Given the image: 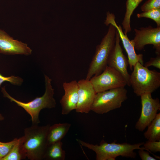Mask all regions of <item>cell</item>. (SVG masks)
<instances>
[{
    "label": "cell",
    "instance_id": "d6986e66",
    "mask_svg": "<svg viewBox=\"0 0 160 160\" xmlns=\"http://www.w3.org/2000/svg\"><path fill=\"white\" fill-rule=\"evenodd\" d=\"M23 139V136L18 138L17 142L9 152L0 160H20L25 159L22 147Z\"/></svg>",
    "mask_w": 160,
    "mask_h": 160
},
{
    "label": "cell",
    "instance_id": "ba28073f",
    "mask_svg": "<svg viewBox=\"0 0 160 160\" xmlns=\"http://www.w3.org/2000/svg\"><path fill=\"white\" fill-rule=\"evenodd\" d=\"M151 93L143 94L141 97L142 108L140 117L136 123L135 128L140 131H143L156 117L160 109L159 99L153 98Z\"/></svg>",
    "mask_w": 160,
    "mask_h": 160
},
{
    "label": "cell",
    "instance_id": "5b68a950",
    "mask_svg": "<svg viewBox=\"0 0 160 160\" xmlns=\"http://www.w3.org/2000/svg\"><path fill=\"white\" fill-rule=\"evenodd\" d=\"M130 75L129 83L137 96L145 93H152L160 86V73L151 70L140 63L134 66Z\"/></svg>",
    "mask_w": 160,
    "mask_h": 160
},
{
    "label": "cell",
    "instance_id": "4316f807",
    "mask_svg": "<svg viewBox=\"0 0 160 160\" xmlns=\"http://www.w3.org/2000/svg\"><path fill=\"white\" fill-rule=\"evenodd\" d=\"M4 119L3 117L0 114V120H3Z\"/></svg>",
    "mask_w": 160,
    "mask_h": 160
},
{
    "label": "cell",
    "instance_id": "7a4b0ae2",
    "mask_svg": "<svg viewBox=\"0 0 160 160\" xmlns=\"http://www.w3.org/2000/svg\"><path fill=\"white\" fill-rule=\"evenodd\" d=\"M77 140L81 146L94 151L97 160H114L120 156L135 158L137 155L134 151L135 150H145L143 147H140L143 144V142L134 144L117 143L114 141L108 143L102 140L98 145L90 144L79 139Z\"/></svg>",
    "mask_w": 160,
    "mask_h": 160
},
{
    "label": "cell",
    "instance_id": "7c38bea8",
    "mask_svg": "<svg viewBox=\"0 0 160 160\" xmlns=\"http://www.w3.org/2000/svg\"><path fill=\"white\" fill-rule=\"evenodd\" d=\"M78 100L75 110L77 113H88L96 93L90 80L81 79L78 82Z\"/></svg>",
    "mask_w": 160,
    "mask_h": 160
},
{
    "label": "cell",
    "instance_id": "ac0fdd59",
    "mask_svg": "<svg viewBox=\"0 0 160 160\" xmlns=\"http://www.w3.org/2000/svg\"><path fill=\"white\" fill-rule=\"evenodd\" d=\"M148 129L144 134L145 138L149 141L160 140V113L148 126Z\"/></svg>",
    "mask_w": 160,
    "mask_h": 160
},
{
    "label": "cell",
    "instance_id": "30bf717a",
    "mask_svg": "<svg viewBox=\"0 0 160 160\" xmlns=\"http://www.w3.org/2000/svg\"><path fill=\"white\" fill-rule=\"evenodd\" d=\"M114 15L108 11L106 13V20L104 23L107 26L111 24L116 27L127 54L129 68L131 71H132L134 66L137 62L144 65L143 55L142 54H137L136 53L133 44L128 37L127 35L124 33L121 26L117 24Z\"/></svg>",
    "mask_w": 160,
    "mask_h": 160
},
{
    "label": "cell",
    "instance_id": "277c9868",
    "mask_svg": "<svg viewBox=\"0 0 160 160\" xmlns=\"http://www.w3.org/2000/svg\"><path fill=\"white\" fill-rule=\"evenodd\" d=\"M108 32L96 47L95 54L90 64L86 79L101 73L108 65L110 55L116 42V28L110 24Z\"/></svg>",
    "mask_w": 160,
    "mask_h": 160
},
{
    "label": "cell",
    "instance_id": "484cf974",
    "mask_svg": "<svg viewBox=\"0 0 160 160\" xmlns=\"http://www.w3.org/2000/svg\"><path fill=\"white\" fill-rule=\"evenodd\" d=\"M138 154L142 160H156V159L151 156L149 152L143 149H139Z\"/></svg>",
    "mask_w": 160,
    "mask_h": 160
},
{
    "label": "cell",
    "instance_id": "2e32d148",
    "mask_svg": "<svg viewBox=\"0 0 160 160\" xmlns=\"http://www.w3.org/2000/svg\"><path fill=\"white\" fill-rule=\"evenodd\" d=\"M61 141L48 145L44 159L64 160L66 153L62 148Z\"/></svg>",
    "mask_w": 160,
    "mask_h": 160
},
{
    "label": "cell",
    "instance_id": "8992f818",
    "mask_svg": "<svg viewBox=\"0 0 160 160\" xmlns=\"http://www.w3.org/2000/svg\"><path fill=\"white\" fill-rule=\"evenodd\" d=\"M127 91L124 87L96 93L91 111L100 114L120 108L127 99Z\"/></svg>",
    "mask_w": 160,
    "mask_h": 160
},
{
    "label": "cell",
    "instance_id": "7402d4cb",
    "mask_svg": "<svg viewBox=\"0 0 160 160\" xmlns=\"http://www.w3.org/2000/svg\"><path fill=\"white\" fill-rule=\"evenodd\" d=\"M145 150L154 153L160 151V140H148L143 145Z\"/></svg>",
    "mask_w": 160,
    "mask_h": 160
},
{
    "label": "cell",
    "instance_id": "ffe728a7",
    "mask_svg": "<svg viewBox=\"0 0 160 160\" xmlns=\"http://www.w3.org/2000/svg\"><path fill=\"white\" fill-rule=\"evenodd\" d=\"M137 17L139 18L145 17L151 19L156 22L157 27H160V8L138 13Z\"/></svg>",
    "mask_w": 160,
    "mask_h": 160
},
{
    "label": "cell",
    "instance_id": "4fadbf2b",
    "mask_svg": "<svg viewBox=\"0 0 160 160\" xmlns=\"http://www.w3.org/2000/svg\"><path fill=\"white\" fill-rule=\"evenodd\" d=\"M32 50L26 44L14 39L0 29V53L5 55H31Z\"/></svg>",
    "mask_w": 160,
    "mask_h": 160
},
{
    "label": "cell",
    "instance_id": "e0dca14e",
    "mask_svg": "<svg viewBox=\"0 0 160 160\" xmlns=\"http://www.w3.org/2000/svg\"><path fill=\"white\" fill-rule=\"evenodd\" d=\"M143 0H127L126 3V11L122 24L124 33L127 34L131 32L130 19L134 10Z\"/></svg>",
    "mask_w": 160,
    "mask_h": 160
},
{
    "label": "cell",
    "instance_id": "52a82bcc",
    "mask_svg": "<svg viewBox=\"0 0 160 160\" xmlns=\"http://www.w3.org/2000/svg\"><path fill=\"white\" fill-rule=\"evenodd\" d=\"M89 80L96 93L125 87L127 85V82L122 75L108 65L101 73L92 76Z\"/></svg>",
    "mask_w": 160,
    "mask_h": 160
},
{
    "label": "cell",
    "instance_id": "603a6c76",
    "mask_svg": "<svg viewBox=\"0 0 160 160\" xmlns=\"http://www.w3.org/2000/svg\"><path fill=\"white\" fill-rule=\"evenodd\" d=\"M160 8V0H148L141 7L143 12Z\"/></svg>",
    "mask_w": 160,
    "mask_h": 160
},
{
    "label": "cell",
    "instance_id": "9a60e30c",
    "mask_svg": "<svg viewBox=\"0 0 160 160\" xmlns=\"http://www.w3.org/2000/svg\"><path fill=\"white\" fill-rule=\"evenodd\" d=\"M71 125L69 123H65L50 126L47 137L48 145L61 141L68 131Z\"/></svg>",
    "mask_w": 160,
    "mask_h": 160
},
{
    "label": "cell",
    "instance_id": "cb8c5ba5",
    "mask_svg": "<svg viewBox=\"0 0 160 160\" xmlns=\"http://www.w3.org/2000/svg\"><path fill=\"white\" fill-rule=\"evenodd\" d=\"M9 82L13 85H20L23 82V80L21 78L18 76H12L9 77H5L0 73V87L4 81Z\"/></svg>",
    "mask_w": 160,
    "mask_h": 160
},
{
    "label": "cell",
    "instance_id": "9c48e42d",
    "mask_svg": "<svg viewBox=\"0 0 160 160\" xmlns=\"http://www.w3.org/2000/svg\"><path fill=\"white\" fill-rule=\"evenodd\" d=\"M134 31L135 36L131 40L135 49L142 50L146 45L152 44L156 54L160 55V27L153 28L149 25L139 29L135 28Z\"/></svg>",
    "mask_w": 160,
    "mask_h": 160
},
{
    "label": "cell",
    "instance_id": "3957f363",
    "mask_svg": "<svg viewBox=\"0 0 160 160\" xmlns=\"http://www.w3.org/2000/svg\"><path fill=\"white\" fill-rule=\"evenodd\" d=\"M44 77L45 91L44 94L42 96L36 97L27 103L15 99L7 93L4 87L1 88V91L4 97L22 108L30 116L32 125H38L40 123L39 114L41 110L45 108H52L56 107V103L54 97V89L51 84L52 80L46 75H44Z\"/></svg>",
    "mask_w": 160,
    "mask_h": 160
},
{
    "label": "cell",
    "instance_id": "8fae6325",
    "mask_svg": "<svg viewBox=\"0 0 160 160\" xmlns=\"http://www.w3.org/2000/svg\"><path fill=\"white\" fill-rule=\"evenodd\" d=\"M120 40L118 32L116 29L115 45L109 57L108 66L119 72L125 80L127 85L130 86V75L127 70L128 61L123 53L120 44Z\"/></svg>",
    "mask_w": 160,
    "mask_h": 160
},
{
    "label": "cell",
    "instance_id": "6da1fadb",
    "mask_svg": "<svg viewBox=\"0 0 160 160\" xmlns=\"http://www.w3.org/2000/svg\"><path fill=\"white\" fill-rule=\"evenodd\" d=\"M50 125H32L25 128L22 144L26 158L30 160H42L48 146L47 137Z\"/></svg>",
    "mask_w": 160,
    "mask_h": 160
},
{
    "label": "cell",
    "instance_id": "44dd1931",
    "mask_svg": "<svg viewBox=\"0 0 160 160\" xmlns=\"http://www.w3.org/2000/svg\"><path fill=\"white\" fill-rule=\"evenodd\" d=\"M18 141V139L16 138L8 142H0V160L9 152Z\"/></svg>",
    "mask_w": 160,
    "mask_h": 160
},
{
    "label": "cell",
    "instance_id": "d4e9b609",
    "mask_svg": "<svg viewBox=\"0 0 160 160\" xmlns=\"http://www.w3.org/2000/svg\"><path fill=\"white\" fill-rule=\"evenodd\" d=\"M144 66L147 68L153 66L160 69V55H157L155 57L151 58L149 61L145 63Z\"/></svg>",
    "mask_w": 160,
    "mask_h": 160
},
{
    "label": "cell",
    "instance_id": "5bb4252c",
    "mask_svg": "<svg viewBox=\"0 0 160 160\" xmlns=\"http://www.w3.org/2000/svg\"><path fill=\"white\" fill-rule=\"evenodd\" d=\"M65 94L60 101L61 107V113L67 115L73 110H76L78 100V86L76 80L63 84Z\"/></svg>",
    "mask_w": 160,
    "mask_h": 160
}]
</instances>
